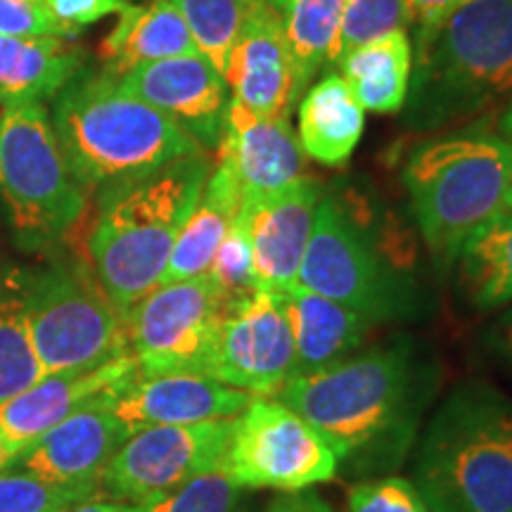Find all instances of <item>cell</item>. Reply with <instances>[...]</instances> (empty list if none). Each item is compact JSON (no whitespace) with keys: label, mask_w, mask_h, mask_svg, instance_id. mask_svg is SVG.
Returning <instances> with one entry per match:
<instances>
[{"label":"cell","mask_w":512,"mask_h":512,"mask_svg":"<svg viewBox=\"0 0 512 512\" xmlns=\"http://www.w3.org/2000/svg\"><path fill=\"white\" fill-rule=\"evenodd\" d=\"M439 387L437 358L413 337L396 335L294 377L275 399L316 427L339 467L370 479L394 475L411 456Z\"/></svg>","instance_id":"1"},{"label":"cell","mask_w":512,"mask_h":512,"mask_svg":"<svg viewBox=\"0 0 512 512\" xmlns=\"http://www.w3.org/2000/svg\"><path fill=\"white\" fill-rule=\"evenodd\" d=\"M408 458L432 512H512V396L477 377L456 382Z\"/></svg>","instance_id":"2"},{"label":"cell","mask_w":512,"mask_h":512,"mask_svg":"<svg viewBox=\"0 0 512 512\" xmlns=\"http://www.w3.org/2000/svg\"><path fill=\"white\" fill-rule=\"evenodd\" d=\"M211 169V152H200L102 190L88 254L95 280L121 318L159 285Z\"/></svg>","instance_id":"3"},{"label":"cell","mask_w":512,"mask_h":512,"mask_svg":"<svg viewBox=\"0 0 512 512\" xmlns=\"http://www.w3.org/2000/svg\"><path fill=\"white\" fill-rule=\"evenodd\" d=\"M50 121L69 169L86 190H107L176 159L207 152L107 72L83 69L53 98Z\"/></svg>","instance_id":"4"},{"label":"cell","mask_w":512,"mask_h":512,"mask_svg":"<svg viewBox=\"0 0 512 512\" xmlns=\"http://www.w3.org/2000/svg\"><path fill=\"white\" fill-rule=\"evenodd\" d=\"M512 93V0H467L418 27L406 124L434 131L475 117Z\"/></svg>","instance_id":"5"},{"label":"cell","mask_w":512,"mask_h":512,"mask_svg":"<svg viewBox=\"0 0 512 512\" xmlns=\"http://www.w3.org/2000/svg\"><path fill=\"white\" fill-rule=\"evenodd\" d=\"M512 143L498 133L460 131L420 143L403 164L418 230L439 264L505 207Z\"/></svg>","instance_id":"6"},{"label":"cell","mask_w":512,"mask_h":512,"mask_svg":"<svg viewBox=\"0 0 512 512\" xmlns=\"http://www.w3.org/2000/svg\"><path fill=\"white\" fill-rule=\"evenodd\" d=\"M297 285L347 306L375 328L422 313V297L413 280L384 259L366 228L328 192L316 209Z\"/></svg>","instance_id":"7"},{"label":"cell","mask_w":512,"mask_h":512,"mask_svg":"<svg viewBox=\"0 0 512 512\" xmlns=\"http://www.w3.org/2000/svg\"><path fill=\"white\" fill-rule=\"evenodd\" d=\"M86 188L76 181L41 102L3 110L0 117V197L17 233L57 238L86 211Z\"/></svg>","instance_id":"8"},{"label":"cell","mask_w":512,"mask_h":512,"mask_svg":"<svg viewBox=\"0 0 512 512\" xmlns=\"http://www.w3.org/2000/svg\"><path fill=\"white\" fill-rule=\"evenodd\" d=\"M43 373H86L131 354L126 325L98 280L57 268L22 302Z\"/></svg>","instance_id":"9"},{"label":"cell","mask_w":512,"mask_h":512,"mask_svg":"<svg viewBox=\"0 0 512 512\" xmlns=\"http://www.w3.org/2000/svg\"><path fill=\"white\" fill-rule=\"evenodd\" d=\"M233 304L209 273L157 285L124 316L128 351L140 375L211 377L216 344Z\"/></svg>","instance_id":"10"},{"label":"cell","mask_w":512,"mask_h":512,"mask_svg":"<svg viewBox=\"0 0 512 512\" xmlns=\"http://www.w3.org/2000/svg\"><path fill=\"white\" fill-rule=\"evenodd\" d=\"M221 470L240 489L304 491L339 472L332 446L280 399L254 396L233 418Z\"/></svg>","instance_id":"11"},{"label":"cell","mask_w":512,"mask_h":512,"mask_svg":"<svg viewBox=\"0 0 512 512\" xmlns=\"http://www.w3.org/2000/svg\"><path fill=\"white\" fill-rule=\"evenodd\" d=\"M230 432L233 418L159 425L131 434L107 465L100 491L112 501L136 505L171 494L190 479L219 470Z\"/></svg>","instance_id":"12"},{"label":"cell","mask_w":512,"mask_h":512,"mask_svg":"<svg viewBox=\"0 0 512 512\" xmlns=\"http://www.w3.org/2000/svg\"><path fill=\"white\" fill-rule=\"evenodd\" d=\"M211 377L275 399L294 377V337L283 294L256 290L228 306Z\"/></svg>","instance_id":"13"},{"label":"cell","mask_w":512,"mask_h":512,"mask_svg":"<svg viewBox=\"0 0 512 512\" xmlns=\"http://www.w3.org/2000/svg\"><path fill=\"white\" fill-rule=\"evenodd\" d=\"M323 197L325 185L304 176L283 190L242 202L240 216L252 245L256 290L285 294L297 285Z\"/></svg>","instance_id":"14"},{"label":"cell","mask_w":512,"mask_h":512,"mask_svg":"<svg viewBox=\"0 0 512 512\" xmlns=\"http://www.w3.org/2000/svg\"><path fill=\"white\" fill-rule=\"evenodd\" d=\"M119 86L216 152L230 102L228 83L200 53L147 62L119 76Z\"/></svg>","instance_id":"15"},{"label":"cell","mask_w":512,"mask_h":512,"mask_svg":"<svg viewBox=\"0 0 512 512\" xmlns=\"http://www.w3.org/2000/svg\"><path fill=\"white\" fill-rule=\"evenodd\" d=\"M223 79L230 98L240 105L261 117L290 119L299 95L283 15L268 0H245L242 27Z\"/></svg>","instance_id":"16"},{"label":"cell","mask_w":512,"mask_h":512,"mask_svg":"<svg viewBox=\"0 0 512 512\" xmlns=\"http://www.w3.org/2000/svg\"><path fill=\"white\" fill-rule=\"evenodd\" d=\"M254 396L209 375H140L112 394V413L128 437L147 427L235 418Z\"/></svg>","instance_id":"17"},{"label":"cell","mask_w":512,"mask_h":512,"mask_svg":"<svg viewBox=\"0 0 512 512\" xmlns=\"http://www.w3.org/2000/svg\"><path fill=\"white\" fill-rule=\"evenodd\" d=\"M216 157L230 166L242 200L271 195L306 176V155L290 119L261 117L233 98Z\"/></svg>","instance_id":"18"},{"label":"cell","mask_w":512,"mask_h":512,"mask_svg":"<svg viewBox=\"0 0 512 512\" xmlns=\"http://www.w3.org/2000/svg\"><path fill=\"white\" fill-rule=\"evenodd\" d=\"M138 373L136 358L126 354L86 373L43 377L27 392L0 403V441L19 458L62 420L86 403L126 387Z\"/></svg>","instance_id":"19"},{"label":"cell","mask_w":512,"mask_h":512,"mask_svg":"<svg viewBox=\"0 0 512 512\" xmlns=\"http://www.w3.org/2000/svg\"><path fill=\"white\" fill-rule=\"evenodd\" d=\"M114 392L86 403L43 434L22 453L24 470L50 482L95 486L100 491V479L107 465L128 437L112 413L110 401Z\"/></svg>","instance_id":"20"},{"label":"cell","mask_w":512,"mask_h":512,"mask_svg":"<svg viewBox=\"0 0 512 512\" xmlns=\"http://www.w3.org/2000/svg\"><path fill=\"white\" fill-rule=\"evenodd\" d=\"M283 304L294 337V377L344 361L366 347L375 330L356 311L299 285L283 294Z\"/></svg>","instance_id":"21"},{"label":"cell","mask_w":512,"mask_h":512,"mask_svg":"<svg viewBox=\"0 0 512 512\" xmlns=\"http://www.w3.org/2000/svg\"><path fill=\"white\" fill-rule=\"evenodd\" d=\"M86 67V53L62 36H0V107L46 105Z\"/></svg>","instance_id":"22"},{"label":"cell","mask_w":512,"mask_h":512,"mask_svg":"<svg viewBox=\"0 0 512 512\" xmlns=\"http://www.w3.org/2000/svg\"><path fill=\"white\" fill-rule=\"evenodd\" d=\"M242 192L230 166L214 157V169L204 183L200 200L178 235L159 285L209 273L223 238L242 209Z\"/></svg>","instance_id":"23"},{"label":"cell","mask_w":512,"mask_h":512,"mask_svg":"<svg viewBox=\"0 0 512 512\" xmlns=\"http://www.w3.org/2000/svg\"><path fill=\"white\" fill-rule=\"evenodd\" d=\"M197 53L181 12L171 0L128 5L100 46L105 72L119 79L133 67Z\"/></svg>","instance_id":"24"},{"label":"cell","mask_w":512,"mask_h":512,"mask_svg":"<svg viewBox=\"0 0 512 512\" xmlns=\"http://www.w3.org/2000/svg\"><path fill=\"white\" fill-rule=\"evenodd\" d=\"M465 306L494 313L512 306V211L503 209L467 238L451 264Z\"/></svg>","instance_id":"25"},{"label":"cell","mask_w":512,"mask_h":512,"mask_svg":"<svg viewBox=\"0 0 512 512\" xmlns=\"http://www.w3.org/2000/svg\"><path fill=\"white\" fill-rule=\"evenodd\" d=\"M297 114V138L306 157L325 166L349 162L366 128V110L342 76L328 74L306 88Z\"/></svg>","instance_id":"26"},{"label":"cell","mask_w":512,"mask_h":512,"mask_svg":"<svg viewBox=\"0 0 512 512\" xmlns=\"http://www.w3.org/2000/svg\"><path fill=\"white\" fill-rule=\"evenodd\" d=\"M337 67L363 110L396 114L406 105L411 88L413 43L406 29L392 31L339 57Z\"/></svg>","instance_id":"27"},{"label":"cell","mask_w":512,"mask_h":512,"mask_svg":"<svg viewBox=\"0 0 512 512\" xmlns=\"http://www.w3.org/2000/svg\"><path fill=\"white\" fill-rule=\"evenodd\" d=\"M344 5L347 0H292L280 12L299 98L306 93L318 69L330 64Z\"/></svg>","instance_id":"28"},{"label":"cell","mask_w":512,"mask_h":512,"mask_svg":"<svg viewBox=\"0 0 512 512\" xmlns=\"http://www.w3.org/2000/svg\"><path fill=\"white\" fill-rule=\"evenodd\" d=\"M181 12L197 53L226 74L230 50L238 41L245 0H171Z\"/></svg>","instance_id":"29"},{"label":"cell","mask_w":512,"mask_h":512,"mask_svg":"<svg viewBox=\"0 0 512 512\" xmlns=\"http://www.w3.org/2000/svg\"><path fill=\"white\" fill-rule=\"evenodd\" d=\"M41 361L31 342L22 302L0 304V403L15 399L41 382Z\"/></svg>","instance_id":"30"},{"label":"cell","mask_w":512,"mask_h":512,"mask_svg":"<svg viewBox=\"0 0 512 512\" xmlns=\"http://www.w3.org/2000/svg\"><path fill=\"white\" fill-rule=\"evenodd\" d=\"M408 24H411L408 0H347L330 64H337L339 57L363 43L406 29Z\"/></svg>","instance_id":"31"},{"label":"cell","mask_w":512,"mask_h":512,"mask_svg":"<svg viewBox=\"0 0 512 512\" xmlns=\"http://www.w3.org/2000/svg\"><path fill=\"white\" fill-rule=\"evenodd\" d=\"M95 496H98L95 486L50 482L34 472H22V475L0 472V512H67Z\"/></svg>","instance_id":"32"},{"label":"cell","mask_w":512,"mask_h":512,"mask_svg":"<svg viewBox=\"0 0 512 512\" xmlns=\"http://www.w3.org/2000/svg\"><path fill=\"white\" fill-rule=\"evenodd\" d=\"M242 494L245 489L219 467L190 479L171 494L152 498L140 508L143 512H242Z\"/></svg>","instance_id":"33"},{"label":"cell","mask_w":512,"mask_h":512,"mask_svg":"<svg viewBox=\"0 0 512 512\" xmlns=\"http://www.w3.org/2000/svg\"><path fill=\"white\" fill-rule=\"evenodd\" d=\"M209 275L216 280V285L221 287L230 302H238V299L256 292L252 245H249L245 221H242L240 214L235 216L233 226L223 238L219 252L214 256V264L209 268Z\"/></svg>","instance_id":"34"},{"label":"cell","mask_w":512,"mask_h":512,"mask_svg":"<svg viewBox=\"0 0 512 512\" xmlns=\"http://www.w3.org/2000/svg\"><path fill=\"white\" fill-rule=\"evenodd\" d=\"M349 512H432L408 477L361 479L349 491Z\"/></svg>","instance_id":"35"},{"label":"cell","mask_w":512,"mask_h":512,"mask_svg":"<svg viewBox=\"0 0 512 512\" xmlns=\"http://www.w3.org/2000/svg\"><path fill=\"white\" fill-rule=\"evenodd\" d=\"M0 36H62L64 29L50 15L46 0H0Z\"/></svg>","instance_id":"36"},{"label":"cell","mask_w":512,"mask_h":512,"mask_svg":"<svg viewBox=\"0 0 512 512\" xmlns=\"http://www.w3.org/2000/svg\"><path fill=\"white\" fill-rule=\"evenodd\" d=\"M46 5L67 38H76L81 29L110 15H121L131 3L128 0H46Z\"/></svg>","instance_id":"37"},{"label":"cell","mask_w":512,"mask_h":512,"mask_svg":"<svg viewBox=\"0 0 512 512\" xmlns=\"http://www.w3.org/2000/svg\"><path fill=\"white\" fill-rule=\"evenodd\" d=\"M482 347L496 366L512 377V306L494 313L482 332Z\"/></svg>","instance_id":"38"},{"label":"cell","mask_w":512,"mask_h":512,"mask_svg":"<svg viewBox=\"0 0 512 512\" xmlns=\"http://www.w3.org/2000/svg\"><path fill=\"white\" fill-rule=\"evenodd\" d=\"M266 512H332L330 503H325L313 489L285 491L275 496Z\"/></svg>","instance_id":"39"},{"label":"cell","mask_w":512,"mask_h":512,"mask_svg":"<svg viewBox=\"0 0 512 512\" xmlns=\"http://www.w3.org/2000/svg\"><path fill=\"white\" fill-rule=\"evenodd\" d=\"M465 3L467 0H408V10H411V22L418 27H430Z\"/></svg>","instance_id":"40"},{"label":"cell","mask_w":512,"mask_h":512,"mask_svg":"<svg viewBox=\"0 0 512 512\" xmlns=\"http://www.w3.org/2000/svg\"><path fill=\"white\" fill-rule=\"evenodd\" d=\"M67 512H143V508L136 503H124V501H112V498H88Z\"/></svg>","instance_id":"41"},{"label":"cell","mask_w":512,"mask_h":512,"mask_svg":"<svg viewBox=\"0 0 512 512\" xmlns=\"http://www.w3.org/2000/svg\"><path fill=\"white\" fill-rule=\"evenodd\" d=\"M498 131H501L498 136H503L508 143H512V102L508 105V110L503 112L501 124H498Z\"/></svg>","instance_id":"42"},{"label":"cell","mask_w":512,"mask_h":512,"mask_svg":"<svg viewBox=\"0 0 512 512\" xmlns=\"http://www.w3.org/2000/svg\"><path fill=\"white\" fill-rule=\"evenodd\" d=\"M12 460H17V458H15V453H12V451H10V448H8V446H5V444H3V441H0V470H3V467H5V465H10V463H12Z\"/></svg>","instance_id":"43"},{"label":"cell","mask_w":512,"mask_h":512,"mask_svg":"<svg viewBox=\"0 0 512 512\" xmlns=\"http://www.w3.org/2000/svg\"><path fill=\"white\" fill-rule=\"evenodd\" d=\"M268 3H271V5H273V8H275V10H278V12H283V10L287 8V5H290V3H292V0H268Z\"/></svg>","instance_id":"44"},{"label":"cell","mask_w":512,"mask_h":512,"mask_svg":"<svg viewBox=\"0 0 512 512\" xmlns=\"http://www.w3.org/2000/svg\"><path fill=\"white\" fill-rule=\"evenodd\" d=\"M503 209L512 211V183H510V190H508V195H505V207H503Z\"/></svg>","instance_id":"45"}]
</instances>
